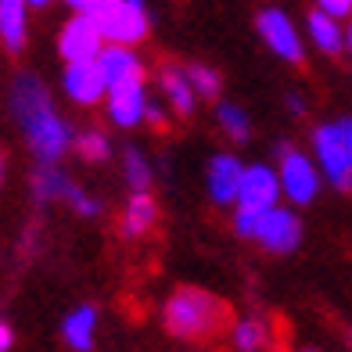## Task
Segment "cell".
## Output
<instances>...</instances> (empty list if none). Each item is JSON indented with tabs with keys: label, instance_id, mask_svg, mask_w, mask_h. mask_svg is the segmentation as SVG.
<instances>
[{
	"label": "cell",
	"instance_id": "obj_1",
	"mask_svg": "<svg viewBox=\"0 0 352 352\" xmlns=\"http://www.w3.org/2000/svg\"><path fill=\"white\" fill-rule=\"evenodd\" d=\"M8 111L19 133L25 140V148L33 151L36 162H61V155L72 151L76 130L69 119L58 111L51 90L36 72H19L8 87Z\"/></svg>",
	"mask_w": 352,
	"mask_h": 352
},
{
	"label": "cell",
	"instance_id": "obj_2",
	"mask_svg": "<svg viewBox=\"0 0 352 352\" xmlns=\"http://www.w3.org/2000/svg\"><path fill=\"white\" fill-rule=\"evenodd\" d=\"M227 302L205 287H176L162 306V324L180 342H205L227 327Z\"/></svg>",
	"mask_w": 352,
	"mask_h": 352
},
{
	"label": "cell",
	"instance_id": "obj_3",
	"mask_svg": "<svg viewBox=\"0 0 352 352\" xmlns=\"http://www.w3.org/2000/svg\"><path fill=\"white\" fill-rule=\"evenodd\" d=\"M277 201H280V180H277V169H274V166H266V162H252V166H245L241 190H237V201H234V230H237V237L252 241L255 219H259L263 212H270Z\"/></svg>",
	"mask_w": 352,
	"mask_h": 352
},
{
	"label": "cell",
	"instance_id": "obj_4",
	"mask_svg": "<svg viewBox=\"0 0 352 352\" xmlns=\"http://www.w3.org/2000/svg\"><path fill=\"white\" fill-rule=\"evenodd\" d=\"M274 169H277V180H280V195L292 205H313L316 201L324 176H320L313 155L292 148V144H280Z\"/></svg>",
	"mask_w": 352,
	"mask_h": 352
},
{
	"label": "cell",
	"instance_id": "obj_5",
	"mask_svg": "<svg viewBox=\"0 0 352 352\" xmlns=\"http://www.w3.org/2000/svg\"><path fill=\"white\" fill-rule=\"evenodd\" d=\"M313 162L320 176H327L331 187L352 190V151H349L342 122H324L313 130Z\"/></svg>",
	"mask_w": 352,
	"mask_h": 352
},
{
	"label": "cell",
	"instance_id": "obj_6",
	"mask_svg": "<svg viewBox=\"0 0 352 352\" xmlns=\"http://www.w3.org/2000/svg\"><path fill=\"white\" fill-rule=\"evenodd\" d=\"M255 29H259V40L270 47V54H277L287 65H298L306 58V43H302L298 25L292 22V14L280 8H263L255 14Z\"/></svg>",
	"mask_w": 352,
	"mask_h": 352
},
{
	"label": "cell",
	"instance_id": "obj_7",
	"mask_svg": "<svg viewBox=\"0 0 352 352\" xmlns=\"http://www.w3.org/2000/svg\"><path fill=\"white\" fill-rule=\"evenodd\" d=\"M252 241L259 245L270 255H287L302 245V219L295 209H284V205H274L270 212H263L255 219Z\"/></svg>",
	"mask_w": 352,
	"mask_h": 352
},
{
	"label": "cell",
	"instance_id": "obj_8",
	"mask_svg": "<svg viewBox=\"0 0 352 352\" xmlns=\"http://www.w3.org/2000/svg\"><path fill=\"white\" fill-rule=\"evenodd\" d=\"M104 33H101V25L87 19V14H79L72 11V19L61 25V33H58V54L61 61H94L101 51H104Z\"/></svg>",
	"mask_w": 352,
	"mask_h": 352
},
{
	"label": "cell",
	"instance_id": "obj_9",
	"mask_svg": "<svg viewBox=\"0 0 352 352\" xmlns=\"http://www.w3.org/2000/svg\"><path fill=\"white\" fill-rule=\"evenodd\" d=\"M101 33L108 43H119V47H137L144 36L151 33V14L144 0H119V8L104 19Z\"/></svg>",
	"mask_w": 352,
	"mask_h": 352
},
{
	"label": "cell",
	"instance_id": "obj_10",
	"mask_svg": "<svg viewBox=\"0 0 352 352\" xmlns=\"http://www.w3.org/2000/svg\"><path fill=\"white\" fill-rule=\"evenodd\" d=\"M61 90H65V98L79 108H94L104 101V76L98 69V58L94 61H69L65 69H61Z\"/></svg>",
	"mask_w": 352,
	"mask_h": 352
},
{
	"label": "cell",
	"instance_id": "obj_11",
	"mask_svg": "<svg viewBox=\"0 0 352 352\" xmlns=\"http://www.w3.org/2000/svg\"><path fill=\"white\" fill-rule=\"evenodd\" d=\"M241 176H245V162L230 151H219L209 158L205 166V190L216 205H234L237 190H241Z\"/></svg>",
	"mask_w": 352,
	"mask_h": 352
},
{
	"label": "cell",
	"instance_id": "obj_12",
	"mask_svg": "<svg viewBox=\"0 0 352 352\" xmlns=\"http://www.w3.org/2000/svg\"><path fill=\"white\" fill-rule=\"evenodd\" d=\"M148 90L144 83H130V87H116L104 94V116L111 119V126H119V130H133V126L144 122L148 116Z\"/></svg>",
	"mask_w": 352,
	"mask_h": 352
},
{
	"label": "cell",
	"instance_id": "obj_13",
	"mask_svg": "<svg viewBox=\"0 0 352 352\" xmlns=\"http://www.w3.org/2000/svg\"><path fill=\"white\" fill-rule=\"evenodd\" d=\"M98 69L104 76V87H130V83H144V61L133 47H119V43H104V51L98 54Z\"/></svg>",
	"mask_w": 352,
	"mask_h": 352
},
{
	"label": "cell",
	"instance_id": "obj_14",
	"mask_svg": "<svg viewBox=\"0 0 352 352\" xmlns=\"http://www.w3.org/2000/svg\"><path fill=\"white\" fill-rule=\"evenodd\" d=\"M76 187H79V184H76L58 162H36L33 176H29V190H33V201H36V205L69 201Z\"/></svg>",
	"mask_w": 352,
	"mask_h": 352
},
{
	"label": "cell",
	"instance_id": "obj_15",
	"mask_svg": "<svg viewBox=\"0 0 352 352\" xmlns=\"http://www.w3.org/2000/svg\"><path fill=\"white\" fill-rule=\"evenodd\" d=\"M158 90H162L166 104L176 111V116H190L198 104V94L190 90V79H187V69L176 65V61H166L158 69Z\"/></svg>",
	"mask_w": 352,
	"mask_h": 352
},
{
	"label": "cell",
	"instance_id": "obj_16",
	"mask_svg": "<svg viewBox=\"0 0 352 352\" xmlns=\"http://www.w3.org/2000/svg\"><path fill=\"white\" fill-rule=\"evenodd\" d=\"M29 43V4L25 0H0V47L8 54H22Z\"/></svg>",
	"mask_w": 352,
	"mask_h": 352
},
{
	"label": "cell",
	"instance_id": "obj_17",
	"mask_svg": "<svg viewBox=\"0 0 352 352\" xmlns=\"http://www.w3.org/2000/svg\"><path fill=\"white\" fill-rule=\"evenodd\" d=\"M94 338H98V306L83 302V306L69 309L65 320H61V342L72 352H90Z\"/></svg>",
	"mask_w": 352,
	"mask_h": 352
},
{
	"label": "cell",
	"instance_id": "obj_18",
	"mask_svg": "<svg viewBox=\"0 0 352 352\" xmlns=\"http://www.w3.org/2000/svg\"><path fill=\"white\" fill-rule=\"evenodd\" d=\"M158 223V201L151 190H133L122 205V216H119V230L122 237H144L151 227Z\"/></svg>",
	"mask_w": 352,
	"mask_h": 352
},
{
	"label": "cell",
	"instance_id": "obj_19",
	"mask_svg": "<svg viewBox=\"0 0 352 352\" xmlns=\"http://www.w3.org/2000/svg\"><path fill=\"white\" fill-rule=\"evenodd\" d=\"M306 33L316 43V51H324V54H342L345 51V29H342V22L331 19V14H324V11H316V8L306 14Z\"/></svg>",
	"mask_w": 352,
	"mask_h": 352
},
{
	"label": "cell",
	"instance_id": "obj_20",
	"mask_svg": "<svg viewBox=\"0 0 352 352\" xmlns=\"http://www.w3.org/2000/svg\"><path fill=\"white\" fill-rule=\"evenodd\" d=\"M230 345L234 352H263L270 345V324L263 316H241L230 327Z\"/></svg>",
	"mask_w": 352,
	"mask_h": 352
},
{
	"label": "cell",
	"instance_id": "obj_21",
	"mask_svg": "<svg viewBox=\"0 0 352 352\" xmlns=\"http://www.w3.org/2000/svg\"><path fill=\"white\" fill-rule=\"evenodd\" d=\"M72 151L83 158V162L98 166V162H108L111 158V140L104 130H98V126H83V130H76L72 137Z\"/></svg>",
	"mask_w": 352,
	"mask_h": 352
},
{
	"label": "cell",
	"instance_id": "obj_22",
	"mask_svg": "<svg viewBox=\"0 0 352 352\" xmlns=\"http://www.w3.org/2000/svg\"><path fill=\"white\" fill-rule=\"evenodd\" d=\"M122 176H126L130 195H133V190H148L155 184V169H151L148 158H144L140 148H126L122 151Z\"/></svg>",
	"mask_w": 352,
	"mask_h": 352
},
{
	"label": "cell",
	"instance_id": "obj_23",
	"mask_svg": "<svg viewBox=\"0 0 352 352\" xmlns=\"http://www.w3.org/2000/svg\"><path fill=\"white\" fill-rule=\"evenodd\" d=\"M216 126H219V130L227 133V140H234V144H245V140L252 137V122H248V116H245L241 104H219V108H216Z\"/></svg>",
	"mask_w": 352,
	"mask_h": 352
},
{
	"label": "cell",
	"instance_id": "obj_24",
	"mask_svg": "<svg viewBox=\"0 0 352 352\" xmlns=\"http://www.w3.org/2000/svg\"><path fill=\"white\" fill-rule=\"evenodd\" d=\"M187 69V79H190V90L198 94V98H205V101H212L216 94H219V87H223V79H219V72L216 69H209V65H184Z\"/></svg>",
	"mask_w": 352,
	"mask_h": 352
},
{
	"label": "cell",
	"instance_id": "obj_25",
	"mask_svg": "<svg viewBox=\"0 0 352 352\" xmlns=\"http://www.w3.org/2000/svg\"><path fill=\"white\" fill-rule=\"evenodd\" d=\"M69 209L76 212V216H83V219H94V216H101V201L90 195V190H83V187H76L72 190V198L65 201Z\"/></svg>",
	"mask_w": 352,
	"mask_h": 352
},
{
	"label": "cell",
	"instance_id": "obj_26",
	"mask_svg": "<svg viewBox=\"0 0 352 352\" xmlns=\"http://www.w3.org/2000/svg\"><path fill=\"white\" fill-rule=\"evenodd\" d=\"M119 8V0H83V8H79V14H87V19H94L98 25H104V19L111 11Z\"/></svg>",
	"mask_w": 352,
	"mask_h": 352
},
{
	"label": "cell",
	"instance_id": "obj_27",
	"mask_svg": "<svg viewBox=\"0 0 352 352\" xmlns=\"http://www.w3.org/2000/svg\"><path fill=\"white\" fill-rule=\"evenodd\" d=\"M316 11H324V14H331V19H349L352 14V0H316Z\"/></svg>",
	"mask_w": 352,
	"mask_h": 352
},
{
	"label": "cell",
	"instance_id": "obj_28",
	"mask_svg": "<svg viewBox=\"0 0 352 352\" xmlns=\"http://www.w3.org/2000/svg\"><path fill=\"white\" fill-rule=\"evenodd\" d=\"M144 122H151L155 130H166V108L158 101H148V116H144Z\"/></svg>",
	"mask_w": 352,
	"mask_h": 352
},
{
	"label": "cell",
	"instance_id": "obj_29",
	"mask_svg": "<svg viewBox=\"0 0 352 352\" xmlns=\"http://www.w3.org/2000/svg\"><path fill=\"white\" fill-rule=\"evenodd\" d=\"M11 345H14V331L8 320H0V352H11Z\"/></svg>",
	"mask_w": 352,
	"mask_h": 352
},
{
	"label": "cell",
	"instance_id": "obj_30",
	"mask_svg": "<svg viewBox=\"0 0 352 352\" xmlns=\"http://www.w3.org/2000/svg\"><path fill=\"white\" fill-rule=\"evenodd\" d=\"M287 111H295V116H302V111H306V101H302L298 94H287Z\"/></svg>",
	"mask_w": 352,
	"mask_h": 352
},
{
	"label": "cell",
	"instance_id": "obj_31",
	"mask_svg": "<svg viewBox=\"0 0 352 352\" xmlns=\"http://www.w3.org/2000/svg\"><path fill=\"white\" fill-rule=\"evenodd\" d=\"M4 180H8V158H4V151H0V187H4Z\"/></svg>",
	"mask_w": 352,
	"mask_h": 352
},
{
	"label": "cell",
	"instance_id": "obj_32",
	"mask_svg": "<svg viewBox=\"0 0 352 352\" xmlns=\"http://www.w3.org/2000/svg\"><path fill=\"white\" fill-rule=\"evenodd\" d=\"M342 130H345V140H349V151H352V119H342Z\"/></svg>",
	"mask_w": 352,
	"mask_h": 352
},
{
	"label": "cell",
	"instance_id": "obj_33",
	"mask_svg": "<svg viewBox=\"0 0 352 352\" xmlns=\"http://www.w3.org/2000/svg\"><path fill=\"white\" fill-rule=\"evenodd\" d=\"M25 4H29V11H33V8L40 11V8H47V4H54V0H25Z\"/></svg>",
	"mask_w": 352,
	"mask_h": 352
},
{
	"label": "cell",
	"instance_id": "obj_34",
	"mask_svg": "<svg viewBox=\"0 0 352 352\" xmlns=\"http://www.w3.org/2000/svg\"><path fill=\"white\" fill-rule=\"evenodd\" d=\"M61 4H69L72 11H79V8H83V0H61Z\"/></svg>",
	"mask_w": 352,
	"mask_h": 352
},
{
	"label": "cell",
	"instance_id": "obj_35",
	"mask_svg": "<svg viewBox=\"0 0 352 352\" xmlns=\"http://www.w3.org/2000/svg\"><path fill=\"white\" fill-rule=\"evenodd\" d=\"M345 47H349V51H352V25L345 29Z\"/></svg>",
	"mask_w": 352,
	"mask_h": 352
},
{
	"label": "cell",
	"instance_id": "obj_36",
	"mask_svg": "<svg viewBox=\"0 0 352 352\" xmlns=\"http://www.w3.org/2000/svg\"><path fill=\"white\" fill-rule=\"evenodd\" d=\"M298 352H320V349H298Z\"/></svg>",
	"mask_w": 352,
	"mask_h": 352
},
{
	"label": "cell",
	"instance_id": "obj_37",
	"mask_svg": "<svg viewBox=\"0 0 352 352\" xmlns=\"http://www.w3.org/2000/svg\"><path fill=\"white\" fill-rule=\"evenodd\" d=\"M349 345H352V331H349Z\"/></svg>",
	"mask_w": 352,
	"mask_h": 352
}]
</instances>
